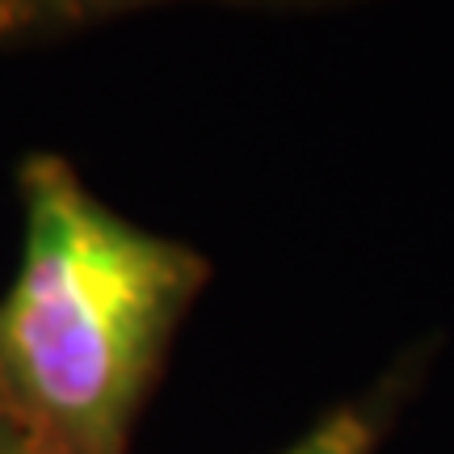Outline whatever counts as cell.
<instances>
[{
  "label": "cell",
  "mask_w": 454,
  "mask_h": 454,
  "mask_svg": "<svg viewBox=\"0 0 454 454\" xmlns=\"http://www.w3.org/2000/svg\"><path fill=\"white\" fill-rule=\"evenodd\" d=\"M21 211L0 299V429L26 454H122L207 261L110 211L64 156L21 164Z\"/></svg>",
  "instance_id": "1"
},
{
  "label": "cell",
  "mask_w": 454,
  "mask_h": 454,
  "mask_svg": "<svg viewBox=\"0 0 454 454\" xmlns=\"http://www.w3.org/2000/svg\"><path fill=\"white\" fill-rule=\"evenodd\" d=\"M152 4H177V0H0V47L76 34V30H84V26H101V21L139 13V9H152ZM219 4L333 9V4H354V0H219Z\"/></svg>",
  "instance_id": "2"
},
{
  "label": "cell",
  "mask_w": 454,
  "mask_h": 454,
  "mask_svg": "<svg viewBox=\"0 0 454 454\" xmlns=\"http://www.w3.org/2000/svg\"><path fill=\"white\" fill-rule=\"evenodd\" d=\"M379 404L362 400V404H345L337 412H328L325 421L308 429L282 454H374L379 442Z\"/></svg>",
  "instance_id": "3"
},
{
  "label": "cell",
  "mask_w": 454,
  "mask_h": 454,
  "mask_svg": "<svg viewBox=\"0 0 454 454\" xmlns=\"http://www.w3.org/2000/svg\"><path fill=\"white\" fill-rule=\"evenodd\" d=\"M0 454H26V450H21V446H17V442L9 438L4 429H0Z\"/></svg>",
  "instance_id": "4"
}]
</instances>
